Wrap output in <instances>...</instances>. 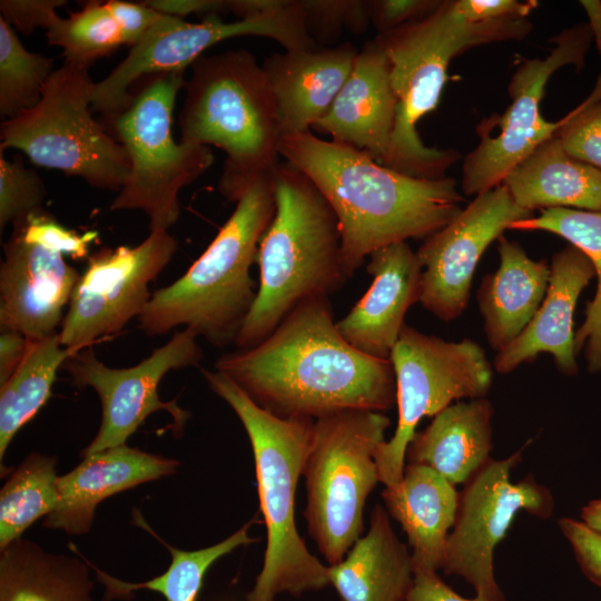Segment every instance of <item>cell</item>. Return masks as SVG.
Instances as JSON below:
<instances>
[{
    "instance_id": "obj_1",
    "label": "cell",
    "mask_w": 601,
    "mask_h": 601,
    "mask_svg": "<svg viewBox=\"0 0 601 601\" xmlns=\"http://www.w3.org/2000/svg\"><path fill=\"white\" fill-rule=\"evenodd\" d=\"M214 367L279 417L382 412L396 403L391 361L348 344L325 296L300 303L258 345L223 354Z\"/></svg>"
},
{
    "instance_id": "obj_2",
    "label": "cell",
    "mask_w": 601,
    "mask_h": 601,
    "mask_svg": "<svg viewBox=\"0 0 601 601\" xmlns=\"http://www.w3.org/2000/svg\"><path fill=\"white\" fill-rule=\"evenodd\" d=\"M279 155L313 181L336 214L348 277L378 248L427 238L461 211L464 200L453 178L398 173L312 130L282 136Z\"/></svg>"
},
{
    "instance_id": "obj_3",
    "label": "cell",
    "mask_w": 601,
    "mask_h": 601,
    "mask_svg": "<svg viewBox=\"0 0 601 601\" xmlns=\"http://www.w3.org/2000/svg\"><path fill=\"white\" fill-rule=\"evenodd\" d=\"M275 170L231 194L227 199L236 207L206 250L180 278L152 293L137 318L146 335L184 325L216 347L235 343L257 293L249 269L276 211Z\"/></svg>"
},
{
    "instance_id": "obj_4",
    "label": "cell",
    "mask_w": 601,
    "mask_h": 601,
    "mask_svg": "<svg viewBox=\"0 0 601 601\" xmlns=\"http://www.w3.org/2000/svg\"><path fill=\"white\" fill-rule=\"evenodd\" d=\"M276 211L260 238L259 285L235 346L258 345L300 303L329 297L349 278L336 214L313 181L289 162L274 176Z\"/></svg>"
},
{
    "instance_id": "obj_5",
    "label": "cell",
    "mask_w": 601,
    "mask_h": 601,
    "mask_svg": "<svg viewBox=\"0 0 601 601\" xmlns=\"http://www.w3.org/2000/svg\"><path fill=\"white\" fill-rule=\"evenodd\" d=\"M201 374L240 420L255 460L267 544L263 568L245 601H275L280 593L300 597L331 585L327 566L308 551L295 522V491L312 446L315 420L276 416L220 372L203 368Z\"/></svg>"
},
{
    "instance_id": "obj_6",
    "label": "cell",
    "mask_w": 601,
    "mask_h": 601,
    "mask_svg": "<svg viewBox=\"0 0 601 601\" xmlns=\"http://www.w3.org/2000/svg\"><path fill=\"white\" fill-rule=\"evenodd\" d=\"M532 28L528 18L467 23L455 14L450 0H445L428 17L378 33L374 40L390 61L396 97L395 124L385 166L417 178L446 177V170L461 155L454 149L426 147L416 126L436 108L450 61L481 45L520 41Z\"/></svg>"
},
{
    "instance_id": "obj_7",
    "label": "cell",
    "mask_w": 601,
    "mask_h": 601,
    "mask_svg": "<svg viewBox=\"0 0 601 601\" xmlns=\"http://www.w3.org/2000/svg\"><path fill=\"white\" fill-rule=\"evenodd\" d=\"M190 68L179 141L225 151L218 188L228 198L279 164L282 132L275 97L263 66L245 49L201 56Z\"/></svg>"
},
{
    "instance_id": "obj_8",
    "label": "cell",
    "mask_w": 601,
    "mask_h": 601,
    "mask_svg": "<svg viewBox=\"0 0 601 601\" xmlns=\"http://www.w3.org/2000/svg\"><path fill=\"white\" fill-rule=\"evenodd\" d=\"M390 418L382 412L346 410L315 420L303 474L309 535L328 565L339 563L363 531L367 496L378 479L375 453Z\"/></svg>"
},
{
    "instance_id": "obj_9",
    "label": "cell",
    "mask_w": 601,
    "mask_h": 601,
    "mask_svg": "<svg viewBox=\"0 0 601 601\" xmlns=\"http://www.w3.org/2000/svg\"><path fill=\"white\" fill-rule=\"evenodd\" d=\"M184 76L185 71H175L149 77L127 108L112 116L130 166L110 209L144 211L150 231L168 230L178 220L179 191L214 162L209 147L173 137V111Z\"/></svg>"
},
{
    "instance_id": "obj_10",
    "label": "cell",
    "mask_w": 601,
    "mask_h": 601,
    "mask_svg": "<svg viewBox=\"0 0 601 601\" xmlns=\"http://www.w3.org/2000/svg\"><path fill=\"white\" fill-rule=\"evenodd\" d=\"M93 85L88 68L65 61L32 109L1 124V150L19 149L40 167L119 191L129 173V157L92 118Z\"/></svg>"
},
{
    "instance_id": "obj_11",
    "label": "cell",
    "mask_w": 601,
    "mask_h": 601,
    "mask_svg": "<svg viewBox=\"0 0 601 601\" xmlns=\"http://www.w3.org/2000/svg\"><path fill=\"white\" fill-rule=\"evenodd\" d=\"M390 361L398 420L393 436L374 456L385 487L401 481L406 449L420 421L436 415L454 400L484 397L493 377L485 351L474 341L449 342L408 325L403 326Z\"/></svg>"
},
{
    "instance_id": "obj_12",
    "label": "cell",
    "mask_w": 601,
    "mask_h": 601,
    "mask_svg": "<svg viewBox=\"0 0 601 601\" xmlns=\"http://www.w3.org/2000/svg\"><path fill=\"white\" fill-rule=\"evenodd\" d=\"M240 36L266 37L285 51L313 50L302 0H285L264 14L226 22L211 14L194 23L160 14L127 57L101 81L95 82L91 107L110 117L121 112L131 100L129 88L140 78L185 71L216 43Z\"/></svg>"
},
{
    "instance_id": "obj_13",
    "label": "cell",
    "mask_w": 601,
    "mask_h": 601,
    "mask_svg": "<svg viewBox=\"0 0 601 601\" xmlns=\"http://www.w3.org/2000/svg\"><path fill=\"white\" fill-rule=\"evenodd\" d=\"M521 460L515 452L504 460H489L460 496L449 534L442 570L462 577L486 601H505L495 581L493 552L520 511L549 518L553 499L532 476L511 482V470Z\"/></svg>"
},
{
    "instance_id": "obj_14",
    "label": "cell",
    "mask_w": 601,
    "mask_h": 601,
    "mask_svg": "<svg viewBox=\"0 0 601 601\" xmlns=\"http://www.w3.org/2000/svg\"><path fill=\"white\" fill-rule=\"evenodd\" d=\"M197 337V332L190 327L177 331L165 345L127 368L107 366L98 359L92 346L76 353L63 364L71 383L78 388L92 387L101 404L99 430L80 456L126 445L145 420L158 411H166L171 416L175 435L183 434L190 413L176 400L161 401L158 386L168 372L199 364L203 349Z\"/></svg>"
},
{
    "instance_id": "obj_15",
    "label": "cell",
    "mask_w": 601,
    "mask_h": 601,
    "mask_svg": "<svg viewBox=\"0 0 601 601\" xmlns=\"http://www.w3.org/2000/svg\"><path fill=\"white\" fill-rule=\"evenodd\" d=\"M177 247L168 230H152L134 247H104L89 256L59 329L60 343L82 351L138 318L152 295L149 284Z\"/></svg>"
},
{
    "instance_id": "obj_16",
    "label": "cell",
    "mask_w": 601,
    "mask_h": 601,
    "mask_svg": "<svg viewBox=\"0 0 601 601\" xmlns=\"http://www.w3.org/2000/svg\"><path fill=\"white\" fill-rule=\"evenodd\" d=\"M592 35L590 24L574 26L551 39L555 46L544 59H525L519 65L508 87L510 106L484 122L497 126V136L483 135L464 158L461 186L465 195L477 196L501 185L516 165L559 130L562 119L548 121L540 112L545 83L565 65L583 66Z\"/></svg>"
},
{
    "instance_id": "obj_17",
    "label": "cell",
    "mask_w": 601,
    "mask_h": 601,
    "mask_svg": "<svg viewBox=\"0 0 601 601\" xmlns=\"http://www.w3.org/2000/svg\"><path fill=\"white\" fill-rule=\"evenodd\" d=\"M501 184L482 193L416 252L422 266V306L442 321L466 308L475 268L490 244L509 226L531 217Z\"/></svg>"
},
{
    "instance_id": "obj_18",
    "label": "cell",
    "mask_w": 601,
    "mask_h": 601,
    "mask_svg": "<svg viewBox=\"0 0 601 601\" xmlns=\"http://www.w3.org/2000/svg\"><path fill=\"white\" fill-rule=\"evenodd\" d=\"M0 266V326L29 341L57 334L80 278L63 255L11 233Z\"/></svg>"
},
{
    "instance_id": "obj_19",
    "label": "cell",
    "mask_w": 601,
    "mask_h": 601,
    "mask_svg": "<svg viewBox=\"0 0 601 601\" xmlns=\"http://www.w3.org/2000/svg\"><path fill=\"white\" fill-rule=\"evenodd\" d=\"M366 270L373 282L345 317L337 321L343 338L365 355L390 361L408 308L420 302L423 266L406 242L376 249Z\"/></svg>"
},
{
    "instance_id": "obj_20",
    "label": "cell",
    "mask_w": 601,
    "mask_h": 601,
    "mask_svg": "<svg viewBox=\"0 0 601 601\" xmlns=\"http://www.w3.org/2000/svg\"><path fill=\"white\" fill-rule=\"evenodd\" d=\"M390 61L375 42L358 50L352 71L326 115L312 129L385 166L395 124Z\"/></svg>"
},
{
    "instance_id": "obj_21",
    "label": "cell",
    "mask_w": 601,
    "mask_h": 601,
    "mask_svg": "<svg viewBox=\"0 0 601 601\" xmlns=\"http://www.w3.org/2000/svg\"><path fill=\"white\" fill-rule=\"evenodd\" d=\"M179 462L136 447L120 445L83 457L58 476L59 500L42 525L68 534L90 531L97 505L107 497L176 472Z\"/></svg>"
},
{
    "instance_id": "obj_22",
    "label": "cell",
    "mask_w": 601,
    "mask_h": 601,
    "mask_svg": "<svg viewBox=\"0 0 601 601\" xmlns=\"http://www.w3.org/2000/svg\"><path fill=\"white\" fill-rule=\"evenodd\" d=\"M593 276V265L580 249L570 245L558 252L550 264L549 285L542 304L520 336L496 353L494 368L502 374L510 373L546 353L553 356L561 372L575 374L573 312L581 292Z\"/></svg>"
},
{
    "instance_id": "obj_23",
    "label": "cell",
    "mask_w": 601,
    "mask_h": 601,
    "mask_svg": "<svg viewBox=\"0 0 601 601\" xmlns=\"http://www.w3.org/2000/svg\"><path fill=\"white\" fill-rule=\"evenodd\" d=\"M359 49L335 47L273 53L263 62L275 97L282 136L306 132L319 121L348 78Z\"/></svg>"
},
{
    "instance_id": "obj_24",
    "label": "cell",
    "mask_w": 601,
    "mask_h": 601,
    "mask_svg": "<svg viewBox=\"0 0 601 601\" xmlns=\"http://www.w3.org/2000/svg\"><path fill=\"white\" fill-rule=\"evenodd\" d=\"M386 511L407 535L414 569H442L460 496L454 484L430 466L405 464L401 481L382 493Z\"/></svg>"
},
{
    "instance_id": "obj_25",
    "label": "cell",
    "mask_w": 601,
    "mask_h": 601,
    "mask_svg": "<svg viewBox=\"0 0 601 601\" xmlns=\"http://www.w3.org/2000/svg\"><path fill=\"white\" fill-rule=\"evenodd\" d=\"M370 524L339 563L327 565L329 584L343 601H407L414 578L412 553L381 505L374 508Z\"/></svg>"
},
{
    "instance_id": "obj_26",
    "label": "cell",
    "mask_w": 601,
    "mask_h": 601,
    "mask_svg": "<svg viewBox=\"0 0 601 601\" xmlns=\"http://www.w3.org/2000/svg\"><path fill=\"white\" fill-rule=\"evenodd\" d=\"M499 240V268L485 275L477 290L479 311L490 346L501 352L526 328L542 304L550 265L533 260L515 242Z\"/></svg>"
},
{
    "instance_id": "obj_27",
    "label": "cell",
    "mask_w": 601,
    "mask_h": 601,
    "mask_svg": "<svg viewBox=\"0 0 601 601\" xmlns=\"http://www.w3.org/2000/svg\"><path fill=\"white\" fill-rule=\"evenodd\" d=\"M492 415L484 397L449 405L415 433L405 461L430 466L453 484L469 481L490 460Z\"/></svg>"
},
{
    "instance_id": "obj_28",
    "label": "cell",
    "mask_w": 601,
    "mask_h": 601,
    "mask_svg": "<svg viewBox=\"0 0 601 601\" xmlns=\"http://www.w3.org/2000/svg\"><path fill=\"white\" fill-rule=\"evenodd\" d=\"M514 203L532 213L566 206L601 211V170L570 156L554 134L502 183Z\"/></svg>"
},
{
    "instance_id": "obj_29",
    "label": "cell",
    "mask_w": 601,
    "mask_h": 601,
    "mask_svg": "<svg viewBox=\"0 0 601 601\" xmlns=\"http://www.w3.org/2000/svg\"><path fill=\"white\" fill-rule=\"evenodd\" d=\"M160 14L144 2L90 1L68 18L58 16L47 39L62 49L65 61L89 68L121 46L134 47Z\"/></svg>"
},
{
    "instance_id": "obj_30",
    "label": "cell",
    "mask_w": 601,
    "mask_h": 601,
    "mask_svg": "<svg viewBox=\"0 0 601 601\" xmlns=\"http://www.w3.org/2000/svg\"><path fill=\"white\" fill-rule=\"evenodd\" d=\"M45 551L28 540L0 550V601H92L87 559Z\"/></svg>"
},
{
    "instance_id": "obj_31",
    "label": "cell",
    "mask_w": 601,
    "mask_h": 601,
    "mask_svg": "<svg viewBox=\"0 0 601 601\" xmlns=\"http://www.w3.org/2000/svg\"><path fill=\"white\" fill-rule=\"evenodd\" d=\"M132 522L167 548L171 555L170 564L162 574L145 582L135 583L111 577L87 560L95 571L97 580L105 585V601L129 599L138 590L158 592L166 601H197L204 577L211 564L233 552L236 548L257 541V539L248 535V529L253 522L249 521L231 535L214 545L186 551L174 548L164 541L136 509H134Z\"/></svg>"
},
{
    "instance_id": "obj_32",
    "label": "cell",
    "mask_w": 601,
    "mask_h": 601,
    "mask_svg": "<svg viewBox=\"0 0 601 601\" xmlns=\"http://www.w3.org/2000/svg\"><path fill=\"white\" fill-rule=\"evenodd\" d=\"M80 351L60 343L59 332L41 341H29L28 351L0 385V461L18 431L46 404L60 366Z\"/></svg>"
},
{
    "instance_id": "obj_33",
    "label": "cell",
    "mask_w": 601,
    "mask_h": 601,
    "mask_svg": "<svg viewBox=\"0 0 601 601\" xmlns=\"http://www.w3.org/2000/svg\"><path fill=\"white\" fill-rule=\"evenodd\" d=\"M509 229L556 234L584 253L592 263L598 277L597 292L587 304L584 322L574 334V346L577 353L585 348L591 372L601 371V211L548 208L539 216L512 223Z\"/></svg>"
},
{
    "instance_id": "obj_34",
    "label": "cell",
    "mask_w": 601,
    "mask_h": 601,
    "mask_svg": "<svg viewBox=\"0 0 601 601\" xmlns=\"http://www.w3.org/2000/svg\"><path fill=\"white\" fill-rule=\"evenodd\" d=\"M56 459L29 454L12 472L0 492V550L21 539L40 518L57 508L59 494Z\"/></svg>"
},
{
    "instance_id": "obj_35",
    "label": "cell",
    "mask_w": 601,
    "mask_h": 601,
    "mask_svg": "<svg viewBox=\"0 0 601 601\" xmlns=\"http://www.w3.org/2000/svg\"><path fill=\"white\" fill-rule=\"evenodd\" d=\"M53 71V60L28 51L0 16V115L11 119L32 109Z\"/></svg>"
},
{
    "instance_id": "obj_36",
    "label": "cell",
    "mask_w": 601,
    "mask_h": 601,
    "mask_svg": "<svg viewBox=\"0 0 601 601\" xmlns=\"http://www.w3.org/2000/svg\"><path fill=\"white\" fill-rule=\"evenodd\" d=\"M555 135L570 156L601 170V77L592 95L562 118Z\"/></svg>"
},
{
    "instance_id": "obj_37",
    "label": "cell",
    "mask_w": 601,
    "mask_h": 601,
    "mask_svg": "<svg viewBox=\"0 0 601 601\" xmlns=\"http://www.w3.org/2000/svg\"><path fill=\"white\" fill-rule=\"evenodd\" d=\"M47 195L40 176L20 161L0 157V227L1 229L29 214L42 209Z\"/></svg>"
},
{
    "instance_id": "obj_38",
    "label": "cell",
    "mask_w": 601,
    "mask_h": 601,
    "mask_svg": "<svg viewBox=\"0 0 601 601\" xmlns=\"http://www.w3.org/2000/svg\"><path fill=\"white\" fill-rule=\"evenodd\" d=\"M305 23L317 42H331L343 29L363 33L371 23L368 1L361 0H302Z\"/></svg>"
},
{
    "instance_id": "obj_39",
    "label": "cell",
    "mask_w": 601,
    "mask_h": 601,
    "mask_svg": "<svg viewBox=\"0 0 601 601\" xmlns=\"http://www.w3.org/2000/svg\"><path fill=\"white\" fill-rule=\"evenodd\" d=\"M12 226V231L26 240L40 244L73 259L88 257L89 245L98 235L96 231L78 234L61 225L43 208L17 220Z\"/></svg>"
},
{
    "instance_id": "obj_40",
    "label": "cell",
    "mask_w": 601,
    "mask_h": 601,
    "mask_svg": "<svg viewBox=\"0 0 601 601\" xmlns=\"http://www.w3.org/2000/svg\"><path fill=\"white\" fill-rule=\"evenodd\" d=\"M440 3V0H372L368 14L378 35L428 17Z\"/></svg>"
},
{
    "instance_id": "obj_41",
    "label": "cell",
    "mask_w": 601,
    "mask_h": 601,
    "mask_svg": "<svg viewBox=\"0 0 601 601\" xmlns=\"http://www.w3.org/2000/svg\"><path fill=\"white\" fill-rule=\"evenodd\" d=\"M453 11L467 23H485L526 18L536 1L519 0H450Z\"/></svg>"
},
{
    "instance_id": "obj_42",
    "label": "cell",
    "mask_w": 601,
    "mask_h": 601,
    "mask_svg": "<svg viewBox=\"0 0 601 601\" xmlns=\"http://www.w3.org/2000/svg\"><path fill=\"white\" fill-rule=\"evenodd\" d=\"M559 526L584 574L601 587V534L569 518L559 520Z\"/></svg>"
},
{
    "instance_id": "obj_43",
    "label": "cell",
    "mask_w": 601,
    "mask_h": 601,
    "mask_svg": "<svg viewBox=\"0 0 601 601\" xmlns=\"http://www.w3.org/2000/svg\"><path fill=\"white\" fill-rule=\"evenodd\" d=\"M60 0H1V17L11 27L29 35L42 27L46 30L58 17L56 9L63 6Z\"/></svg>"
},
{
    "instance_id": "obj_44",
    "label": "cell",
    "mask_w": 601,
    "mask_h": 601,
    "mask_svg": "<svg viewBox=\"0 0 601 601\" xmlns=\"http://www.w3.org/2000/svg\"><path fill=\"white\" fill-rule=\"evenodd\" d=\"M407 601H486L477 595L465 599L441 580L436 571L414 569Z\"/></svg>"
},
{
    "instance_id": "obj_45",
    "label": "cell",
    "mask_w": 601,
    "mask_h": 601,
    "mask_svg": "<svg viewBox=\"0 0 601 601\" xmlns=\"http://www.w3.org/2000/svg\"><path fill=\"white\" fill-rule=\"evenodd\" d=\"M145 4L161 14L181 18L189 14L219 16L227 12L226 0H152Z\"/></svg>"
},
{
    "instance_id": "obj_46",
    "label": "cell",
    "mask_w": 601,
    "mask_h": 601,
    "mask_svg": "<svg viewBox=\"0 0 601 601\" xmlns=\"http://www.w3.org/2000/svg\"><path fill=\"white\" fill-rule=\"evenodd\" d=\"M29 347V339L20 332L1 329L0 334V385L17 370Z\"/></svg>"
},
{
    "instance_id": "obj_47",
    "label": "cell",
    "mask_w": 601,
    "mask_h": 601,
    "mask_svg": "<svg viewBox=\"0 0 601 601\" xmlns=\"http://www.w3.org/2000/svg\"><path fill=\"white\" fill-rule=\"evenodd\" d=\"M582 522L601 534V500L591 501L582 509Z\"/></svg>"
},
{
    "instance_id": "obj_48",
    "label": "cell",
    "mask_w": 601,
    "mask_h": 601,
    "mask_svg": "<svg viewBox=\"0 0 601 601\" xmlns=\"http://www.w3.org/2000/svg\"><path fill=\"white\" fill-rule=\"evenodd\" d=\"M590 18V27L597 36L601 50V3L599 1H581Z\"/></svg>"
}]
</instances>
